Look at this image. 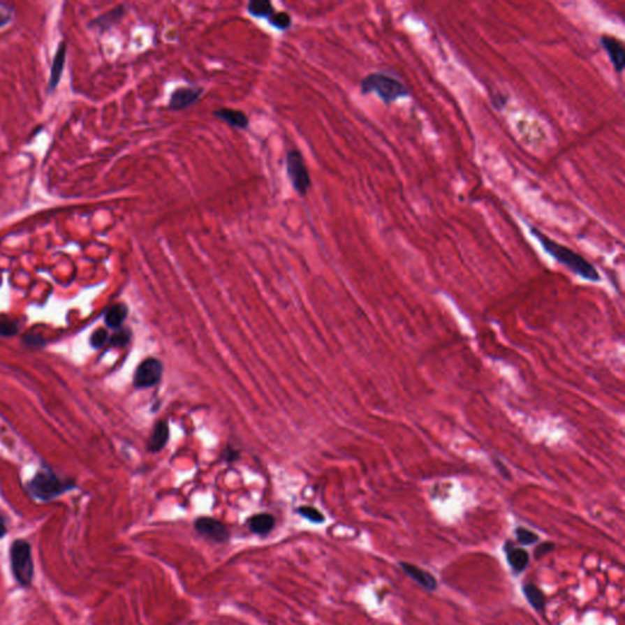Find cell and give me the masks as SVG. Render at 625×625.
<instances>
[{
  "instance_id": "cell-1",
  "label": "cell",
  "mask_w": 625,
  "mask_h": 625,
  "mask_svg": "<svg viewBox=\"0 0 625 625\" xmlns=\"http://www.w3.org/2000/svg\"><path fill=\"white\" fill-rule=\"evenodd\" d=\"M529 230L551 257L554 258L564 267H567L575 275L589 280V281L600 280V274L597 272L596 267H594L591 263L587 262V259L582 257L580 254H578L577 252H574L569 247L563 246L561 243L556 242L554 240L548 237L547 235L541 233L538 228H534L531 225L529 226Z\"/></svg>"
},
{
  "instance_id": "cell-2",
  "label": "cell",
  "mask_w": 625,
  "mask_h": 625,
  "mask_svg": "<svg viewBox=\"0 0 625 625\" xmlns=\"http://www.w3.org/2000/svg\"><path fill=\"white\" fill-rule=\"evenodd\" d=\"M360 92L364 96L375 93L386 105L411 96L407 86L398 78L385 73H372L360 81Z\"/></svg>"
},
{
  "instance_id": "cell-3",
  "label": "cell",
  "mask_w": 625,
  "mask_h": 625,
  "mask_svg": "<svg viewBox=\"0 0 625 625\" xmlns=\"http://www.w3.org/2000/svg\"><path fill=\"white\" fill-rule=\"evenodd\" d=\"M26 487L34 499L52 501L68 491L76 489L78 485L73 480L61 479L50 468L43 466L29 480Z\"/></svg>"
},
{
  "instance_id": "cell-4",
  "label": "cell",
  "mask_w": 625,
  "mask_h": 625,
  "mask_svg": "<svg viewBox=\"0 0 625 625\" xmlns=\"http://www.w3.org/2000/svg\"><path fill=\"white\" fill-rule=\"evenodd\" d=\"M10 562L15 580L19 582L21 587H29L32 584L34 575L31 545L24 540L14 541L10 548Z\"/></svg>"
},
{
  "instance_id": "cell-5",
  "label": "cell",
  "mask_w": 625,
  "mask_h": 625,
  "mask_svg": "<svg viewBox=\"0 0 625 625\" xmlns=\"http://www.w3.org/2000/svg\"><path fill=\"white\" fill-rule=\"evenodd\" d=\"M286 171L293 189L301 197H304L311 189V179L303 156L298 149H290L287 152Z\"/></svg>"
},
{
  "instance_id": "cell-6",
  "label": "cell",
  "mask_w": 625,
  "mask_h": 625,
  "mask_svg": "<svg viewBox=\"0 0 625 625\" xmlns=\"http://www.w3.org/2000/svg\"><path fill=\"white\" fill-rule=\"evenodd\" d=\"M163 375V365L156 358L143 360L137 368L133 378V386L136 388H149L159 383Z\"/></svg>"
},
{
  "instance_id": "cell-7",
  "label": "cell",
  "mask_w": 625,
  "mask_h": 625,
  "mask_svg": "<svg viewBox=\"0 0 625 625\" xmlns=\"http://www.w3.org/2000/svg\"><path fill=\"white\" fill-rule=\"evenodd\" d=\"M203 93V87H177L170 96L168 108L174 112L184 110L198 103Z\"/></svg>"
},
{
  "instance_id": "cell-8",
  "label": "cell",
  "mask_w": 625,
  "mask_h": 625,
  "mask_svg": "<svg viewBox=\"0 0 625 625\" xmlns=\"http://www.w3.org/2000/svg\"><path fill=\"white\" fill-rule=\"evenodd\" d=\"M194 528L204 538H210L215 543H225L230 538L228 528L221 522L213 518H199L194 523Z\"/></svg>"
},
{
  "instance_id": "cell-9",
  "label": "cell",
  "mask_w": 625,
  "mask_h": 625,
  "mask_svg": "<svg viewBox=\"0 0 625 625\" xmlns=\"http://www.w3.org/2000/svg\"><path fill=\"white\" fill-rule=\"evenodd\" d=\"M600 44L608 55L615 71L621 73L624 70L625 65V50L623 42L610 34H603L600 38Z\"/></svg>"
},
{
  "instance_id": "cell-10",
  "label": "cell",
  "mask_w": 625,
  "mask_h": 625,
  "mask_svg": "<svg viewBox=\"0 0 625 625\" xmlns=\"http://www.w3.org/2000/svg\"><path fill=\"white\" fill-rule=\"evenodd\" d=\"M214 117H218L219 120H221V122H226L230 126L240 128V130H246L249 125L247 114L243 112L242 110L221 108V109L214 112Z\"/></svg>"
},
{
  "instance_id": "cell-11",
  "label": "cell",
  "mask_w": 625,
  "mask_h": 625,
  "mask_svg": "<svg viewBox=\"0 0 625 625\" xmlns=\"http://www.w3.org/2000/svg\"><path fill=\"white\" fill-rule=\"evenodd\" d=\"M65 59H66V45L64 42L59 44L58 50L54 55L53 63H52V68H50V78H49L48 91L52 92L55 89L60 82V78L63 75L64 66H65Z\"/></svg>"
},
{
  "instance_id": "cell-12",
  "label": "cell",
  "mask_w": 625,
  "mask_h": 625,
  "mask_svg": "<svg viewBox=\"0 0 625 625\" xmlns=\"http://www.w3.org/2000/svg\"><path fill=\"white\" fill-rule=\"evenodd\" d=\"M401 567H402L404 573L412 578L413 580L417 582L419 585H422V587H425L427 590H435L436 589V579L432 577L430 573L425 572L420 568L416 567L413 564H408V563H401Z\"/></svg>"
},
{
  "instance_id": "cell-13",
  "label": "cell",
  "mask_w": 625,
  "mask_h": 625,
  "mask_svg": "<svg viewBox=\"0 0 625 625\" xmlns=\"http://www.w3.org/2000/svg\"><path fill=\"white\" fill-rule=\"evenodd\" d=\"M169 440V427L166 422H158L152 432L151 439L148 442V450L156 453L164 448Z\"/></svg>"
},
{
  "instance_id": "cell-14",
  "label": "cell",
  "mask_w": 625,
  "mask_h": 625,
  "mask_svg": "<svg viewBox=\"0 0 625 625\" xmlns=\"http://www.w3.org/2000/svg\"><path fill=\"white\" fill-rule=\"evenodd\" d=\"M247 10L253 17L267 19V21H270L277 13L274 5L267 0H252L247 5Z\"/></svg>"
},
{
  "instance_id": "cell-15",
  "label": "cell",
  "mask_w": 625,
  "mask_h": 625,
  "mask_svg": "<svg viewBox=\"0 0 625 625\" xmlns=\"http://www.w3.org/2000/svg\"><path fill=\"white\" fill-rule=\"evenodd\" d=\"M128 314V309L124 303H117L110 307L105 313V325L110 329H120Z\"/></svg>"
},
{
  "instance_id": "cell-16",
  "label": "cell",
  "mask_w": 625,
  "mask_h": 625,
  "mask_svg": "<svg viewBox=\"0 0 625 625\" xmlns=\"http://www.w3.org/2000/svg\"><path fill=\"white\" fill-rule=\"evenodd\" d=\"M275 525V519L272 514L260 513L253 515L249 519V529L258 535H267L272 531Z\"/></svg>"
},
{
  "instance_id": "cell-17",
  "label": "cell",
  "mask_w": 625,
  "mask_h": 625,
  "mask_svg": "<svg viewBox=\"0 0 625 625\" xmlns=\"http://www.w3.org/2000/svg\"><path fill=\"white\" fill-rule=\"evenodd\" d=\"M125 13H126L125 6L120 5L115 9L110 10V11H108L105 14L102 15L101 17L94 20L91 24H97L101 29H109L114 24H117V22H120V20L125 16Z\"/></svg>"
},
{
  "instance_id": "cell-18",
  "label": "cell",
  "mask_w": 625,
  "mask_h": 625,
  "mask_svg": "<svg viewBox=\"0 0 625 625\" xmlns=\"http://www.w3.org/2000/svg\"><path fill=\"white\" fill-rule=\"evenodd\" d=\"M507 558L510 567L513 568L517 572H522L528 566L529 556L527 551H524L523 548L510 547L507 548Z\"/></svg>"
},
{
  "instance_id": "cell-19",
  "label": "cell",
  "mask_w": 625,
  "mask_h": 625,
  "mask_svg": "<svg viewBox=\"0 0 625 625\" xmlns=\"http://www.w3.org/2000/svg\"><path fill=\"white\" fill-rule=\"evenodd\" d=\"M524 594L527 596V600L530 602V605L535 610H538V611L543 610V606H545V598H543V592L540 591L538 587H535V585H531V584L525 585L524 587Z\"/></svg>"
},
{
  "instance_id": "cell-20",
  "label": "cell",
  "mask_w": 625,
  "mask_h": 625,
  "mask_svg": "<svg viewBox=\"0 0 625 625\" xmlns=\"http://www.w3.org/2000/svg\"><path fill=\"white\" fill-rule=\"evenodd\" d=\"M19 323L8 315L0 314V337H13L19 332Z\"/></svg>"
},
{
  "instance_id": "cell-21",
  "label": "cell",
  "mask_w": 625,
  "mask_h": 625,
  "mask_svg": "<svg viewBox=\"0 0 625 625\" xmlns=\"http://www.w3.org/2000/svg\"><path fill=\"white\" fill-rule=\"evenodd\" d=\"M269 24H272L274 29L279 31H286L292 26L291 15L287 14L285 11H279L277 15L272 17Z\"/></svg>"
},
{
  "instance_id": "cell-22",
  "label": "cell",
  "mask_w": 625,
  "mask_h": 625,
  "mask_svg": "<svg viewBox=\"0 0 625 625\" xmlns=\"http://www.w3.org/2000/svg\"><path fill=\"white\" fill-rule=\"evenodd\" d=\"M131 336V330L120 328V329H117V332L112 334V337H110V339H109V344L112 346V347H124V346H126V344L130 342Z\"/></svg>"
},
{
  "instance_id": "cell-23",
  "label": "cell",
  "mask_w": 625,
  "mask_h": 625,
  "mask_svg": "<svg viewBox=\"0 0 625 625\" xmlns=\"http://www.w3.org/2000/svg\"><path fill=\"white\" fill-rule=\"evenodd\" d=\"M108 342H109V334H108V330L104 328L96 330L91 334V339H89V344L96 349L102 348Z\"/></svg>"
},
{
  "instance_id": "cell-24",
  "label": "cell",
  "mask_w": 625,
  "mask_h": 625,
  "mask_svg": "<svg viewBox=\"0 0 625 625\" xmlns=\"http://www.w3.org/2000/svg\"><path fill=\"white\" fill-rule=\"evenodd\" d=\"M298 513L301 514L302 517L309 519L311 522H314V523H323L324 522V515L318 509H315L314 507L303 506L301 508H298Z\"/></svg>"
},
{
  "instance_id": "cell-25",
  "label": "cell",
  "mask_w": 625,
  "mask_h": 625,
  "mask_svg": "<svg viewBox=\"0 0 625 625\" xmlns=\"http://www.w3.org/2000/svg\"><path fill=\"white\" fill-rule=\"evenodd\" d=\"M22 344L29 348H43L45 339L39 334H26L22 337Z\"/></svg>"
},
{
  "instance_id": "cell-26",
  "label": "cell",
  "mask_w": 625,
  "mask_h": 625,
  "mask_svg": "<svg viewBox=\"0 0 625 625\" xmlns=\"http://www.w3.org/2000/svg\"><path fill=\"white\" fill-rule=\"evenodd\" d=\"M515 533H517V536H518L519 543H522L523 546H530V545H534V543L538 541V535L534 534L533 531H530V530H527V529L518 528Z\"/></svg>"
},
{
  "instance_id": "cell-27",
  "label": "cell",
  "mask_w": 625,
  "mask_h": 625,
  "mask_svg": "<svg viewBox=\"0 0 625 625\" xmlns=\"http://www.w3.org/2000/svg\"><path fill=\"white\" fill-rule=\"evenodd\" d=\"M552 550L553 543H543L535 551V556H536V558L543 557V554H546V553L552 551Z\"/></svg>"
},
{
  "instance_id": "cell-28",
  "label": "cell",
  "mask_w": 625,
  "mask_h": 625,
  "mask_svg": "<svg viewBox=\"0 0 625 625\" xmlns=\"http://www.w3.org/2000/svg\"><path fill=\"white\" fill-rule=\"evenodd\" d=\"M11 21V15L9 11H4L0 8V27H4L5 24H9Z\"/></svg>"
},
{
  "instance_id": "cell-29",
  "label": "cell",
  "mask_w": 625,
  "mask_h": 625,
  "mask_svg": "<svg viewBox=\"0 0 625 625\" xmlns=\"http://www.w3.org/2000/svg\"><path fill=\"white\" fill-rule=\"evenodd\" d=\"M6 525H5V520L3 518V515L0 514V538H4L5 535H6Z\"/></svg>"
}]
</instances>
